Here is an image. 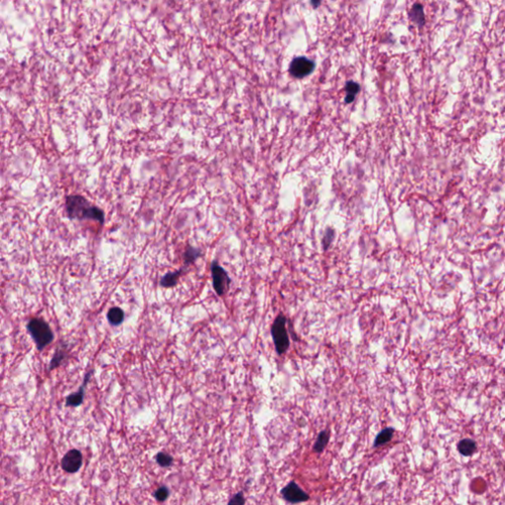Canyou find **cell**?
<instances>
[{"mask_svg": "<svg viewBox=\"0 0 505 505\" xmlns=\"http://www.w3.org/2000/svg\"><path fill=\"white\" fill-rule=\"evenodd\" d=\"M107 317H108V321L110 322V324H112L114 326H119L120 324H122L124 321V318H125L124 311L119 307H114V308L110 309Z\"/></svg>", "mask_w": 505, "mask_h": 505, "instance_id": "obj_13", "label": "cell"}, {"mask_svg": "<svg viewBox=\"0 0 505 505\" xmlns=\"http://www.w3.org/2000/svg\"><path fill=\"white\" fill-rule=\"evenodd\" d=\"M155 498L158 500V501H165L168 496H169V489L166 487V486H162V487H159L155 493Z\"/></svg>", "mask_w": 505, "mask_h": 505, "instance_id": "obj_19", "label": "cell"}, {"mask_svg": "<svg viewBox=\"0 0 505 505\" xmlns=\"http://www.w3.org/2000/svg\"><path fill=\"white\" fill-rule=\"evenodd\" d=\"M211 273H212L213 287H214L216 293L219 296H222L224 293H226V291L229 288L230 281H231L228 277L227 273L216 262L212 263Z\"/></svg>", "mask_w": 505, "mask_h": 505, "instance_id": "obj_5", "label": "cell"}, {"mask_svg": "<svg viewBox=\"0 0 505 505\" xmlns=\"http://www.w3.org/2000/svg\"><path fill=\"white\" fill-rule=\"evenodd\" d=\"M272 335L274 339L275 347L279 355L285 354L289 348V338L286 329V318L284 315L279 314L272 327Z\"/></svg>", "mask_w": 505, "mask_h": 505, "instance_id": "obj_3", "label": "cell"}, {"mask_svg": "<svg viewBox=\"0 0 505 505\" xmlns=\"http://www.w3.org/2000/svg\"><path fill=\"white\" fill-rule=\"evenodd\" d=\"M346 91H347L346 103H352L359 91V85L354 81H349L346 85Z\"/></svg>", "mask_w": 505, "mask_h": 505, "instance_id": "obj_15", "label": "cell"}, {"mask_svg": "<svg viewBox=\"0 0 505 505\" xmlns=\"http://www.w3.org/2000/svg\"><path fill=\"white\" fill-rule=\"evenodd\" d=\"M66 211L71 219H93L101 224L105 215L100 208L91 205L81 196H69L66 198Z\"/></svg>", "mask_w": 505, "mask_h": 505, "instance_id": "obj_1", "label": "cell"}, {"mask_svg": "<svg viewBox=\"0 0 505 505\" xmlns=\"http://www.w3.org/2000/svg\"><path fill=\"white\" fill-rule=\"evenodd\" d=\"M92 375V371L88 372L85 376V379H84V382L83 384L81 385L80 389L78 392L76 393H73L71 395H69L67 398H66V405L67 406H78L80 404L83 403V400H84V396H85V389H86V386L90 380V377Z\"/></svg>", "mask_w": 505, "mask_h": 505, "instance_id": "obj_8", "label": "cell"}, {"mask_svg": "<svg viewBox=\"0 0 505 505\" xmlns=\"http://www.w3.org/2000/svg\"><path fill=\"white\" fill-rule=\"evenodd\" d=\"M83 457L79 450L72 449L68 451L61 460L62 469L69 474H74L79 471L82 466Z\"/></svg>", "mask_w": 505, "mask_h": 505, "instance_id": "obj_7", "label": "cell"}, {"mask_svg": "<svg viewBox=\"0 0 505 505\" xmlns=\"http://www.w3.org/2000/svg\"><path fill=\"white\" fill-rule=\"evenodd\" d=\"M282 497L289 503H300L309 500L310 496L307 492L295 482L290 481L286 486L281 489Z\"/></svg>", "mask_w": 505, "mask_h": 505, "instance_id": "obj_6", "label": "cell"}, {"mask_svg": "<svg viewBox=\"0 0 505 505\" xmlns=\"http://www.w3.org/2000/svg\"><path fill=\"white\" fill-rule=\"evenodd\" d=\"M245 503V499L243 497V494L242 493H238L236 494L230 501H229V504H244Z\"/></svg>", "mask_w": 505, "mask_h": 505, "instance_id": "obj_20", "label": "cell"}, {"mask_svg": "<svg viewBox=\"0 0 505 505\" xmlns=\"http://www.w3.org/2000/svg\"><path fill=\"white\" fill-rule=\"evenodd\" d=\"M321 2H322V0H311V4L313 5L314 8L319 7V5L321 4Z\"/></svg>", "mask_w": 505, "mask_h": 505, "instance_id": "obj_21", "label": "cell"}, {"mask_svg": "<svg viewBox=\"0 0 505 505\" xmlns=\"http://www.w3.org/2000/svg\"><path fill=\"white\" fill-rule=\"evenodd\" d=\"M315 62L306 56L295 57L289 65V73L295 78L301 79L311 74L315 69Z\"/></svg>", "mask_w": 505, "mask_h": 505, "instance_id": "obj_4", "label": "cell"}, {"mask_svg": "<svg viewBox=\"0 0 505 505\" xmlns=\"http://www.w3.org/2000/svg\"><path fill=\"white\" fill-rule=\"evenodd\" d=\"M184 270H181L179 272H175V273H169L167 274L164 278L161 279V285L164 286V287H172V286H175L177 284L178 279L180 278L182 272Z\"/></svg>", "mask_w": 505, "mask_h": 505, "instance_id": "obj_14", "label": "cell"}, {"mask_svg": "<svg viewBox=\"0 0 505 505\" xmlns=\"http://www.w3.org/2000/svg\"><path fill=\"white\" fill-rule=\"evenodd\" d=\"M394 432H395V429H393V428H388V429L382 430L377 435V437L375 438L373 447L376 448V447L383 446V445L389 443L394 436Z\"/></svg>", "mask_w": 505, "mask_h": 505, "instance_id": "obj_11", "label": "cell"}, {"mask_svg": "<svg viewBox=\"0 0 505 505\" xmlns=\"http://www.w3.org/2000/svg\"><path fill=\"white\" fill-rule=\"evenodd\" d=\"M409 15H410V19L412 20L413 23H415L419 27L424 26L425 22H426V17H425L424 7L422 4L415 3L409 12Z\"/></svg>", "mask_w": 505, "mask_h": 505, "instance_id": "obj_10", "label": "cell"}, {"mask_svg": "<svg viewBox=\"0 0 505 505\" xmlns=\"http://www.w3.org/2000/svg\"><path fill=\"white\" fill-rule=\"evenodd\" d=\"M27 328L39 351H43L53 341L54 336L50 326L42 319H32Z\"/></svg>", "mask_w": 505, "mask_h": 505, "instance_id": "obj_2", "label": "cell"}, {"mask_svg": "<svg viewBox=\"0 0 505 505\" xmlns=\"http://www.w3.org/2000/svg\"><path fill=\"white\" fill-rule=\"evenodd\" d=\"M328 440H329V432L327 430H322L316 439V442L313 446V450L316 453H322L324 449L327 447Z\"/></svg>", "mask_w": 505, "mask_h": 505, "instance_id": "obj_12", "label": "cell"}, {"mask_svg": "<svg viewBox=\"0 0 505 505\" xmlns=\"http://www.w3.org/2000/svg\"><path fill=\"white\" fill-rule=\"evenodd\" d=\"M65 356H66V354H65V353L63 352V350H62V351H61V350H58V351L54 354L53 357H52V359H51V364H50V367H49V370H52V369H54V368L58 367V366L62 363V361H63V359H64V357H65Z\"/></svg>", "mask_w": 505, "mask_h": 505, "instance_id": "obj_17", "label": "cell"}, {"mask_svg": "<svg viewBox=\"0 0 505 505\" xmlns=\"http://www.w3.org/2000/svg\"><path fill=\"white\" fill-rule=\"evenodd\" d=\"M202 252L196 248H192V247H189L187 249V251L185 252V263L187 266H189L190 264L194 263L200 256H201Z\"/></svg>", "mask_w": 505, "mask_h": 505, "instance_id": "obj_16", "label": "cell"}, {"mask_svg": "<svg viewBox=\"0 0 505 505\" xmlns=\"http://www.w3.org/2000/svg\"><path fill=\"white\" fill-rule=\"evenodd\" d=\"M157 463L162 467H169L173 464V458L170 455L159 453L156 456Z\"/></svg>", "mask_w": 505, "mask_h": 505, "instance_id": "obj_18", "label": "cell"}, {"mask_svg": "<svg viewBox=\"0 0 505 505\" xmlns=\"http://www.w3.org/2000/svg\"><path fill=\"white\" fill-rule=\"evenodd\" d=\"M457 449L460 454L469 457V456H472L477 451V443L475 440L470 439V438L462 439L458 443Z\"/></svg>", "mask_w": 505, "mask_h": 505, "instance_id": "obj_9", "label": "cell"}]
</instances>
